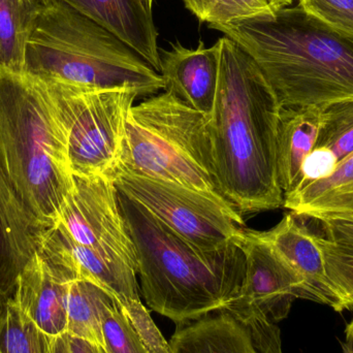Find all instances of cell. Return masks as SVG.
<instances>
[{
  "label": "cell",
  "mask_w": 353,
  "mask_h": 353,
  "mask_svg": "<svg viewBox=\"0 0 353 353\" xmlns=\"http://www.w3.org/2000/svg\"><path fill=\"white\" fill-rule=\"evenodd\" d=\"M118 199L136 250L141 292L151 310L182 325L224 308L240 294L246 261L234 241L203 250L119 190Z\"/></svg>",
  "instance_id": "3957f363"
},
{
  "label": "cell",
  "mask_w": 353,
  "mask_h": 353,
  "mask_svg": "<svg viewBox=\"0 0 353 353\" xmlns=\"http://www.w3.org/2000/svg\"><path fill=\"white\" fill-rule=\"evenodd\" d=\"M171 353H283L276 323L232 307L178 325Z\"/></svg>",
  "instance_id": "8fae6325"
},
{
  "label": "cell",
  "mask_w": 353,
  "mask_h": 353,
  "mask_svg": "<svg viewBox=\"0 0 353 353\" xmlns=\"http://www.w3.org/2000/svg\"><path fill=\"white\" fill-rule=\"evenodd\" d=\"M110 178L118 190L203 250L225 248L245 226L240 213L193 189L134 175L118 168Z\"/></svg>",
  "instance_id": "ba28073f"
},
{
  "label": "cell",
  "mask_w": 353,
  "mask_h": 353,
  "mask_svg": "<svg viewBox=\"0 0 353 353\" xmlns=\"http://www.w3.org/2000/svg\"><path fill=\"white\" fill-rule=\"evenodd\" d=\"M43 82L65 132L72 175L110 178L119 165L126 118L138 91Z\"/></svg>",
  "instance_id": "52a82bcc"
},
{
  "label": "cell",
  "mask_w": 353,
  "mask_h": 353,
  "mask_svg": "<svg viewBox=\"0 0 353 353\" xmlns=\"http://www.w3.org/2000/svg\"><path fill=\"white\" fill-rule=\"evenodd\" d=\"M116 304L111 294L89 280L70 282L66 332L103 348V319Z\"/></svg>",
  "instance_id": "ffe728a7"
},
{
  "label": "cell",
  "mask_w": 353,
  "mask_h": 353,
  "mask_svg": "<svg viewBox=\"0 0 353 353\" xmlns=\"http://www.w3.org/2000/svg\"><path fill=\"white\" fill-rule=\"evenodd\" d=\"M342 352L343 353H353V347L348 342H342Z\"/></svg>",
  "instance_id": "836d02e7"
},
{
  "label": "cell",
  "mask_w": 353,
  "mask_h": 353,
  "mask_svg": "<svg viewBox=\"0 0 353 353\" xmlns=\"http://www.w3.org/2000/svg\"><path fill=\"white\" fill-rule=\"evenodd\" d=\"M145 1H146V3L148 4V6H150L151 8H152L154 0H145Z\"/></svg>",
  "instance_id": "e575fe53"
},
{
  "label": "cell",
  "mask_w": 353,
  "mask_h": 353,
  "mask_svg": "<svg viewBox=\"0 0 353 353\" xmlns=\"http://www.w3.org/2000/svg\"><path fill=\"white\" fill-rule=\"evenodd\" d=\"M325 275L342 302L344 310H353V247L317 234Z\"/></svg>",
  "instance_id": "d4e9b609"
},
{
  "label": "cell",
  "mask_w": 353,
  "mask_h": 353,
  "mask_svg": "<svg viewBox=\"0 0 353 353\" xmlns=\"http://www.w3.org/2000/svg\"><path fill=\"white\" fill-rule=\"evenodd\" d=\"M316 147L331 151L338 163L353 152V97L321 107Z\"/></svg>",
  "instance_id": "cb8c5ba5"
},
{
  "label": "cell",
  "mask_w": 353,
  "mask_h": 353,
  "mask_svg": "<svg viewBox=\"0 0 353 353\" xmlns=\"http://www.w3.org/2000/svg\"><path fill=\"white\" fill-rule=\"evenodd\" d=\"M24 72L89 88L163 90L161 74L115 34L59 0H39L25 53Z\"/></svg>",
  "instance_id": "5b68a950"
},
{
  "label": "cell",
  "mask_w": 353,
  "mask_h": 353,
  "mask_svg": "<svg viewBox=\"0 0 353 353\" xmlns=\"http://www.w3.org/2000/svg\"><path fill=\"white\" fill-rule=\"evenodd\" d=\"M234 242L244 253L246 272L240 294L226 307L277 325L288 316L294 301L305 298L302 282L261 232L243 226Z\"/></svg>",
  "instance_id": "30bf717a"
},
{
  "label": "cell",
  "mask_w": 353,
  "mask_h": 353,
  "mask_svg": "<svg viewBox=\"0 0 353 353\" xmlns=\"http://www.w3.org/2000/svg\"><path fill=\"white\" fill-rule=\"evenodd\" d=\"M217 41L219 82L210 130L222 190L242 215L283 207L277 169L281 105L241 46L225 35Z\"/></svg>",
  "instance_id": "6da1fadb"
},
{
  "label": "cell",
  "mask_w": 353,
  "mask_h": 353,
  "mask_svg": "<svg viewBox=\"0 0 353 353\" xmlns=\"http://www.w3.org/2000/svg\"><path fill=\"white\" fill-rule=\"evenodd\" d=\"M149 353H171L169 342L157 327L148 309L143 302L122 309Z\"/></svg>",
  "instance_id": "4316f807"
},
{
  "label": "cell",
  "mask_w": 353,
  "mask_h": 353,
  "mask_svg": "<svg viewBox=\"0 0 353 353\" xmlns=\"http://www.w3.org/2000/svg\"><path fill=\"white\" fill-rule=\"evenodd\" d=\"M273 1L278 10L280 8H288V6H292L294 0H273Z\"/></svg>",
  "instance_id": "d6a6232c"
},
{
  "label": "cell",
  "mask_w": 353,
  "mask_h": 353,
  "mask_svg": "<svg viewBox=\"0 0 353 353\" xmlns=\"http://www.w3.org/2000/svg\"><path fill=\"white\" fill-rule=\"evenodd\" d=\"M283 207L304 217L353 215V152L327 178L284 195Z\"/></svg>",
  "instance_id": "d6986e66"
},
{
  "label": "cell",
  "mask_w": 353,
  "mask_h": 353,
  "mask_svg": "<svg viewBox=\"0 0 353 353\" xmlns=\"http://www.w3.org/2000/svg\"><path fill=\"white\" fill-rule=\"evenodd\" d=\"M117 168L193 189L240 213L220 184L209 116L165 91L132 105L128 112Z\"/></svg>",
  "instance_id": "8992f818"
},
{
  "label": "cell",
  "mask_w": 353,
  "mask_h": 353,
  "mask_svg": "<svg viewBox=\"0 0 353 353\" xmlns=\"http://www.w3.org/2000/svg\"><path fill=\"white\" fill-rule=\"evenodd\" d=\"M130 46L159 74V32L145 0H59Z\"/></svg>",
  "instance_id": "2e32d148"
},
{
  "label": "cell",
  "mask_w": 353,
  "mask_h": 353,
  "mask_svg": "<svg viewBox=\"0 0 353 353\" xmlns=\"http://www.w3.org/2000/svg\"><path fill=\"white\" fill-rule=\"evenodd\" d=\"M39 0H0V70L24 72Z\"/></svg>",
  "instance_id": "44dd1931"
},
{
  "label": "cell",
  "mask_w": 353,
  "mask_h": 353,
  "mask_svg": "<svg viewBox=\"0 0 353 353\" xmlns=\"http://www.w3.org/2000/svg\"><path fill=\"white\" fill-rule=\"evenodd\" d=\"M261 234L302 282L304 300L327 305L337 312L344 311L325 275L317 234L307 228L301 216L290 212L277 225Z\"/></svg>",
  "instance_id": "9a60e30c"
},
{
  "label": "cell",
  "mask_w": 353,
  "mask_h": 353,
  "mask_svg": "<svg viewBox=\"0 0 353 353\" xmlns=\"http://www.w3.org/2000/svg\"><path fill=\"white\" fill-rule=\"evenodd\" d=\"M39 252L70 281L86 279L105 290L120 308L142 302L134 265L121 257L103 254L78 244L58 224L43 232Z\"/></svg>",
  "instance_id": "7c38bea8"
},
{
  "label": "cell",
  "mask_w": 353,
  "mask_h": 353,
  "mask_svg": "<svg viewBox=\"0 0 353 353\" xmlns=\"http://www.w3.org/2000/svg\"><path fill=\"white\" fill-rule=\"evenodd\" d=\"M50 353H105L101 346L65 333L51 337Z\"/></svg>",
  "instance_id": "4dcf8cb0"
},
{
  "label": "cell",
  "mask_w": 353,
  "mask_h": 353,
  "mask_svg": "<svg viewBox=\"0 0 353 353\" xmlns=\"http://www.w3.org/2000/svg\"><path fill=\"white\" fill-rule=\"evenodd\" d=\"M170 45L169 51L159 48L163 90L210 117L219 82V43L205 48V43L199 41L194 49L183 47L179 41Z\"/></svg>",
  "instance_id": "5bb4252c"
},
{
  "label": "cell",
  "mask_w": 353,
  "mask_h": 353,
  "mask_svg": "<svg viewBox=\"0 0 353 353\" xmlns=\"http://www.w3.org/2000/svg\"><path fill=\"white\" fill-rule=\"evenodd\" d=\"M58 225L78 244L121 257L137 270L136 250L126 228L118 190L109 176L72 175Z\"/></svg>",
  "instance_id": "9c48e42d"
},
{
  "label": "cell",
  "mask_w": 353,
  "mask_h": 353,
  "mask_svg": "<svg viewBox=\"0 0 353 353\" xmlns=\"http://www.w3.org/2000/svg\"><path fill=\"white\" fill-rule=\"evenodd\" d=\"M299 6L331 26L353 32V0H299Z\"/></svg>",
  "instance_id": "83f0119b"
},
{
  "label": "cell",
  "mask_w": 353,
  "mask_h": 353,
  "mask_svg": "<svg viewBox=\"0 0 353 353\" xmlns=\"http://www.w3.org/2000/svg\"><path fill=\"white\" fill-rule=\"evenodd\" d=\"M319 128L321 107H281L278 124L277 169L284 195L296 189L303 163L316 147Z\"/></svg>",
  "instance_id": "ac0fdd59"
},
{
  "label": "cell",
  "mask_w": 353,
  "mask_h": 353,
  "mask_svg": "<svg viewBox=\"0 0 353 353\" xmlns=\"http://www.w3.org/2000/svg\"><path fill=\"white\" fill-rule=\"evenodd\" d=\"M23 205L0 168V315L14 301L19 277L47 230Z\"/></svg>",
  "instance_id": "4fadbf2b"
},
{
  "label": "cell",
  "mask_w": 353,
  "mask_h": 353,
  "mask_svg": "<svg viewBox=\"0 0 353 353\" xmlns=\"http://www.w3.org/2000/svg\"><path fill=\"white\" fill-rule=\"evenodd\" d=\"M51 337L12 301L0 315V353H50Z\"/></svg>",
  "instance_id": "7402d4cb"
},
{
  "label": "cell",
  "mask_w": 353,
  "mask_h": 353,
  "mask_svg": "<svg viewBox=\"0 0 353 353\" xmlns=\"http://www.w3.org/2000/svg\"><path fill=\"white\" fill-rule=\"evenodd\" d=\"M70 282L37 252L19 277L14 302L47 335L55 337L66 332Z\"/></svg>",
  "instance_id": "e0dca14e"
},
{
  "label": "cell",
  "mask_w": 353,
  "mask_h": 353,
  "mask_svg": "<svg viewBox=\"0 0 353 353\" xmlns=\"http://www.w3.org/2000/svg\"><path fill=\"white\" fill-rule=\"evenodd\" d=\"M337 165V159L331 151L315 147L303 163L298 185L294 190L302 188L310 183L327 178L335 171Z\"/></svg>",
  "instance_id": "f1b7e54d"
},
{
  "label": "cell",
  "mask_w": 353,
  "mask_h": 353,
  "mask_svg": "<svg viewBox=\"0 0 353 353\" xmlns=\"http://www.w3.org/2000/svg\"><path fill=\"white\" fill-rule=\"evenodd\" d=\"M345 336L346 342H348L353 347V319L346 325Z\"/></svg>",
  "instance_id": "1f68e13d"
},
{
  "label": "cell",
  "mask_w": 353,
  "mask_h": 353,
  "mask_svg": "<svg viewBox=\"0 0 353 353\" xmlns=\"http://www.w3.org/2000/svg\"><path fill=\"white\" fill-rule=\"evenodd\" d=\"M103 337L105 353H149L118 304L103 317Z\"/></svg>",
  "instance_id": "484cf974"
},
{
  "label": "cell",
  "mask_w": 353,
  "mask_h": 353,
  "mask_svg": "<svg viewBox=\"0 0 353 353\" xmlns=\"http://www.w3.org/2000/svg\"><path fill=\"white\" fill-rule=\"evenodd\" d=\"M312 219L323 224L325 236L327 239L353 247V215L327 216Z\"/></svg>",
  "instance_id": "f546056e"
},
{
  "label": "cell",
  "mask_w": 353,
  "mask_h": 353,
  "mask_svg": "<svg viewBox=\"0 0 353 353\" xmlns=\"http://www.w3.org/2000/svg\"><path fill=\"white\" fill-rule=\"evenodd\" d=\"M185 8L201 22L225 25L277 12L273 0H182Z\"/></svg>",
  "instance_id": "603a6c76"
},
{
  "label": "cell",
  "mask_w": 353,
  "mask_h": 353,
  "mask_svg": "<svg viewBox=\"0 0 353 353\" xmlns=\"http://www.w3.org/2000/svg\"><path fill=\"white\" fill-rule=\"evenodd\" d=\"M209 28L224 33L256 62L282 108L353 97V32L300 6Z\"/></svg>",
  "instance_id": "7a4b0ae2"
},
{
  "label": "cell",
  "mask_w": 353,
  "mask_h": 353,
  "mask_svg": "<svg viewBox=\"0 0 353 353\" xmlns=\"http://www.w3.org/2000/svg\"><path fill=\"white\" fill-rule=\"evenodd\" d=\"M0 168L46 228L59 221L72 187L65 132L45 83L0 70Z\"/></svg>",
  "instance_id": "277c9868"
}]
</instances>
